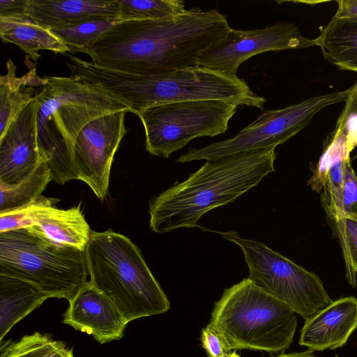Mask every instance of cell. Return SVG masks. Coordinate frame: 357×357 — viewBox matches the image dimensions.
Returning a JSON list of instances; mask_svg holds the SVG:
<instances>
[{
    "instance_id": "obj_21",
    "label": "cell",
    "mask_w": 357,
    "mask_h": 357,
    "mask_svg": "<svg viewBox=\"0 0 357 357\" xmlns=\"http://www.w3.org/2000/svg\"><path fill=\"white\" fill-rule=\"evenodd\" d=\"M0 36L3 43L19 46L34 61L41 50L66 54L69 48L51 31L36 24L29 17L0 18Z\"/></svg>"
},
{
    "instance_id": "obj_13",
    "label": "cell",
    "mask_w": 357,
    "mask_h": 357,
    "mask_svg": "<svg viewBox=\"0 0 357 357\" xmlns=\"http://www.w3.org/2000/svg\"><path fill=\"white\" fill-rule=\"evenodd\" d=\"M36 96L0 137V182L20 183L45 161L40 153Z\"/></svg>"
},
{
    "instance_id": "obj_9",
    "label": "cell",
    "mask_w": 357,
    "mask_h": 357,
    "mask_svg": "<svg viewBox=\"0 0 357 357\" xmlns=\"http://www.w3.org/2000/svg\"><path fill=\"white\" fill-rule=\"evenodd\" d=\"M238 107L223 100H190L153 106L137 115L144 128L146 151L167 158L197 137L225 132Z\"/></svg>"
},
{
    "instance_id": "obj_33",
    "label": "cell",
    "mask_w": 357,
    "mask_h": 357,
    "mask_svg": "<svg viewBox=\"0 0 357 357\" xmlns=\"http://www.w3.org/2000/svg\"><path fill=\"white\" fill-rule=\"evenodd\" d=\"M337 2L338 8L333 17L339 18L357 17V0H340Z\"/></svg>"
},
{
    "instance_id": "obj_24",
    "label": "cell",
    "mask_w": 357,
    "mask_h": 357,
    "mask_svg": "<svg viewBox=\"0 0 357 357\" xmlns=\"http://www.w3.org/2000/svg\"><path fill=\"white\" fill-rule=\"evenodd\" d=\"M118 22V19H98L63 25L48 30L69 48L70 53H84L93 41Z\"/></svg>"
},
{
    "instance_id": "obj_6",
    "label": "cell",
    "mask_w": 357,
    "mask_h": 357,
    "mask_svg": "<svg viewBox=\"0 0 357 357\" xmlns=\"http://www.w3.org/2000/svg\"><path fill=\"white\" fill-rule=\"evenodd\" d=\"M294 310L245 278L225 289L209 324L228 349L284 351L297 327Z\"/></svg>"
},
{
    "instance_id": "obj_16",
    "label": "cell",
    "mask_w": 357,
    "mask_h": 357,
    "mask_svg": "<svg viewBox=\"0 0 357 357\" xmlns=\"http://www.w3.org/2000/svg\"><path fill=\"white\" fill-rule=\"evenodd\" d=\"M57 202L59 199L39 197L29 214V227H36L56 242L85 250L92 231L80 204L61 209L55 207Z\"/></svg>"
},
{
    "instance_id": "obj_14",
    "label": "cell",
    "mask_w": 357,
    "mask_h": 357,
    "mask_svg": "<svg viewBox=\"0 0 357 357\" xmlns=\"http://www.w3.org/2000/svg\"><path fill=\"white\" fill-rule=\"evenodd\" d=\"M63 323L100 344L121 339L128 324L115 305L89 282L69 301Z\"/></svg>"
},
{
    "instance_id": "obj_20",
    "label": "cell",
    "mask_w": 357,
    "mask_h": 357,
    "mask_svg": "<svg viewBox=\"0 0 357 357\" xmlns=\"http://www.w3.org/2000/svg\"><path fill=\"white\" fill-rule=\"evenodd\" d=\"M313 40L329 63L357 73V17H333Z\"/></svg>"
},
{
    "instance_id": "obj_5",
    "label": "cell",
    "mask_w": 357,
    "mask_h": 357,
    "mask_svg": "<svg viewBox=\"0 0 357 357\" xmlns=\"http://www.w3.org/2000/svg\"><path fill=\"white\" fill-rule=\"evenodd\" d=\"M46 77L47 84L36 95L39 147L52 176L61 178L74 168L73 147L82 128L105 114L129 109L70 76Z\"/></svg>"
},
{
    "instance_id": "obj_1",
    "label": "cell",
    "mask_w": 357,
    "mask_h": 357,
    "mask_svg": "<svg viewBox=\"0 0 357 357\" xmlns=\"http://www.w3.org/2000/svg\"><path fill=\"white\" fill-rule=\"evenodd\" d=\"M231 27L217 10H187L172 19L118 22L84 52L91 62L132 74L197 65V58Z\"/></svg>"
},
{
    "instance_id": "obj_36",
    "label": "cell",
    "mask_w": 357,
    "mask_h": 357,
    "mask_svg": "<svg viewBox=\"0 0 357 357\" xmlns=\"http://www.w3.org/2000/svg\"><path fill=\"white\" fill-rule=\"evenodd\" d=\"M227 357H240V356L236 353V351H234L232 352H229Z\"/></svg>"
},
{
    "instance_id": "obj_8",
    "label": "cell",
    "mask_w": 357,
    "mask_h": 357,
    "mask_svg": "<svg viewBox=\"0 0 357 357\" xmlns=\"http://www.w3.org/2000/svg\"><path fill=\"white\" fill-rule=\"evenodd\" d=\"M215 232L241 248L249 268L248 278L289 305L305 321L333 303L323 282L314 273L261 242L243 238L233 231Z\"/></svg>"
},
{
    "instance_id": "obj_7",
    "label": "cell",
    "mask_w": 357,
    "mask_h": 357,
    "mask_svg": "<svg viewBox=\"0 0 357 357\" xmlns=\"http://www.w3.org/2000/svg\"><path fill=\"white\" fill-rule=\"evenodd\" d=\"M0 273L68 301L89 282L86 251L56 242L34 226L0 233Z\"/></svg>"
},
{
    "instance_id": "obj_28",
    "label": "cell",
    "mask_w": 357,
    "mask_h": 357,
    "mask_svg": "<svg viewBox=\"0 0 357 357\" xmlns=\"http://www.w3.org/2000/svg\"><path fill=\"white\" fill-rule=\"evenodd\" d=\"M349 158L338 160L331 167L323 185V206L328 216L333 221L340 218L345 164Z\"/></svg>"
},
{
    "instance_id": "obj_31",
    "label": "cell",
    "mask_w": 357,
    "mask_h": 357,
    "mask_svg": "<svg viewBox=\"0 0 357 357\" xmlns=\"http://www.w3.org/2000/svg\"><path fill=\"white\" fill-rule=\"evenodd\" d=\"M201 342L208 357H227L230 351L222 337L208 325L202 330Z\"/></svg>"
},
{
    "instance_id": "obj_18",
    "label": "cell",
    "mask_w": 357,
    "mask_h": 357,
    "mask_svg": "<svg viewBox=\"0 0 357 357\" xmlns=\"http://www.w3.org/2000/svg\"><path fill=\"white\" fill-rule=\"evenodd\" d=\"M7 73L0 77V137L3 135L13 120L32 102L36 86L48 82L47 77H40L36 68L20 77L16 75V66L12 60L6 63Z\"/></svg>"
},
{
    "instance_id": "obj_35",
    "label": "cell",
    "mask_w": 357,
    "mask_h": 357,
    "mask_svg": "<svg viewBox=\"0 0 357 357\" xmlns=\"http://www.w3.org/2000/svg\"><path fill=\"white\" fill-rule=\"evenodd\" d=\"M0 357H13L10 346V340L1 341Z\"/></svg>"
},
{
    "instance_id": "obj_4",
    "label": "cell",
    "mask_w": 357,
    "mask_h": 357,
    "mask_svg": "<svg viewBox=\"0 0 357 357\" xmlns=\"http://www.w3.org/2000/svg\"><path fill=\"white\" fill-rule=\"evenodd\" d=\"M85 251L89 282L115 305L128 323L169 310L165 293L140 250L128 237L112 230L92 231Z\"/></svg>"
},
{
    "instance_id": "obj_11",
    "label": "cell",
    "mask_w": 357,
    "mask_h": 357,
    "mask_svg": "<svg viewBox=\"0 0 357 357\" xmlns=\"http://www.w3.org/2000/svg\"><path fill=\"white\" fill-rule=\"evenodd\" d=\"M314 45V40L303 36L293 23L280 22L253 30L231 28L224 38L204 50L197 61L198 66L236 75L241 63L258 54Z\"/></svg>"
},
{
    "instance_id": "obj_2",
    "label": "cell",
    "mask_w": 357,
    "mask_h": 357,
    "mask_svg": "<svg viewBox=\"0 0 357 357\" xmlns=\"http://www.w3.org/2000/svg\"><path fill=\"white\" fill-rule=\"evenodd\" d=\"M70 77L107 93L137 114L155 105L202 100L230 102L264 109L266 99L244 79L200 66L155 74H132L102 68L70 56Z\"/></svg>"
},
{
    "instance_id": "obj_25",
    "label": "cell",
    "mask_w": 357,
    "mask_h": 357,
    "mask_svg": "<svg viewBox=\"0 0 357 357\" xmlns=\"http://www.w3.org/2000/svg\"><path fill=\"white\" fill-rule=\"evenodd\" d=\"M13 357H73L71 349L47 334L34 333L20 340H10Z\"/></svg>"
},
{
    "instance_id": "obj_15",
    "label": "cell",
    "mask_w": 357,
    "mask_h": 357,
    "mask_svg": "<svg viewBox=\"0 0 357 357\" xmlns=\"http://www.w3.org/2000/svg\"><path fill=\"white\" fill-rule=\"evenodd\" d=\"M356 329L357 298L344 297L305 321L299 344L313 351L335 349L344 345Z\"/></svg>"
},
{
    "instance_id": "obj_19",
    "label": "cell",
    "mask_w": 357,
    "mask_h": 357,
    "mask_svg": "<svg viewBox=\"0 0 357 357\" xmlns=\"http://www.w3.org/2000/svg\"><path fill=\"white\" fill-rule=\"evenodd\" d=\"M48 296L24 280L0 273V340Z\"/></svg>"
},
{
    "instance_id": "obj_32",
    "label": "cell",
    "mask_w": 357,
    "mask_h": 357,
    "mask_svg": "<svg viewBox=\"0 0 357 357\" xmlns=\"http://www.w3.org/2000/svg\"><path fill=\"white\" fill-rule=\"evenodd\" d=\"M28 1L29 0H1L0 18L29 17Z\"/></svg>"
},
{
    "instance_id": "obj_34",
    "label": "cell",
    "mask_w": 357,
    "mask_h": 357,
    "mask_svg": "<svg viewBox=\"0 0 357 357\" xmlns=\"http://www.w3.org/2000/svg\"><path fill=\"white\" fill-rule=\"evenodd\" d=\"M276 357H319L314 354V351L310 349H307L301 352H294L289 354H282ZM335 357H337V356Z\"/></svg>"
},
{
    "instance_id": "obj_29",
    "label": "cell",
    "mask_w": 357,
    "mask_h": 357,
    "mask_svg": "<svg viewBox=\"0 0 357 357\" xmlns=\"http://www.w3.org/2000/svg\"><path fill=\"white\" fill-rule=\"evenodd\" d=\"M345 107L337 123L338 132L345 135L351 146H357V82L351 87Z\"/></svg>"
},
{
    "instance_id": "obj_30",
    "label": "cell",
    "mask_w": 357,
    "mask_h": 357,
    "mask_svg": "<svg viewBox=\"0 0 357 357\" xmlns=\"http://www.w3.org/2000/svg\"><path fill=\"white\" fill-rule=\"evenodd\" d=\"M342 217L357 220V174L352 168L350 158L347 160L345 164L343 193L340 212V218Z\"/></svg>"
},
{
    "instance_id": "obj_17",
    "label": "cell",
    "mask_w": 357,
    "mask_h": 357,
    "mask_svg": "<svg viewBox=\"0 0 357 357\" xmlns=\"http://www.w3.org/2000/svg\"><path fill=\"white\" fill-rule=\"evenodd\" d=\"M118 14L116 0H29L27 6V16L46 29Z\"/></svg>"
},
{
    "instance_id": "obj_22",
    "label": "cell",
    "mask_w": 357,
    "mask_h": 357,
    "mask_svg": "<svg viewBox=\"0 0 357 357\" xmlns=\"http://www.w3.org/2000/svg\"><path fill=\"white\" fill-rule=\"evenodd\" d=\"M52 176L45 161H43L24 180L15 185L0 182V213L24 206L42 195Z\"/></svg>"
},
{
    "instance_id": "obj_23",
    "label": "cell",
    "mask_w": 357,
    "mask_h": 357,
    "mask_svg": "<svg viewBox=\"0 0 357 357\" xmlns=\"http://www.w3.org/2000/svg\"><path fill=\"white\" fill-rule=\"evenodd\" d=\"M119 22L172 19L185 13L181 0H116Z\"/></svg>"
},
{
    "instance_id": "obj_12",
    "label": "cell",
    "mask_w": 357,
    "mask_h": 357,
    "mask_svg": "<svg viewBox=\"0 0 357 357\" xmlns=\"http://www.w3.org/2000/svg\"><path fill=\"white\" fill-rule=\"evenodd\" d=\"M127 112L121 110L92 120L82 128L73 144L77 180L86 183L100 199L107 195L114 156L127 133Z\"/></svg>"
},
{
    "instance_id": "obj_10",
    "label": "cell",
    "mask_w": 357,
    "mask_h": 357,
    "mask_svg": "<svg viewBox=\"0 0 357 357\" xmlns=\"http://www.w3.org/2000/svg\"><path fill=\"white\" fill-rule=\"evenodd\" d=\"M351 88L317 96L282 109L267 110L231 138L191 148L177 162L215 160L243 152L275 149L303 130L322 109L345 101Z\"/></svg>"
},
{
    "instance_id": "obj_3",
    "label": "cell",
    "mask_w": 357,
    "mask_h": 357,
    "mask_svg": "<svg viewBox=\"0 0 357 357\" xmlns=\"http://www.w3.org/2000/svg\"><path fill=\"white\" fill-rule=\"evenodd\" d=\"M275 149L209 160L181 183L149 202V225L158 234L197 227L201 217L234 202L275 172Z\"/></svg>"
},
{
    "instance_id": "obj_26",
    "label": "cell",
    "mask_w": 357,
    "mask_h": 357,
    "mask_svg": "<svg viewBox=\"0 0 357 357\" xmlns=\"http://www.w3.org/2000/svg\"><path fill=\"white\" fill-rule=\"evenodd\" d=\"M335 229L342 248L349 284L355 287L357 274V220L342 217L335 220Z\"/></svg>"
},
{
    "instance_id": "obj_27",
    "label": "cell",
    "mask_w": 357,
    "mask_h": 357,
    "mask_svg": "<svg viewBox=\"0 0 357 357\" xmlns=\"http://www.w3.org/2000/svg\"><path fill=\"white\" fill-rule=\"evenodd\" d=\"M353 149L345 135L335 132L332 142L323 153L316 169L308 181L307 183L311 188L320 192L331 167L338 160L349 158L350 152Z\"/></svg>"
}]
</instances>
